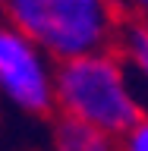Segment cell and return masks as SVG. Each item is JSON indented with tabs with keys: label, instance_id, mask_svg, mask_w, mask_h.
I'll use <instances>...</instances> for the list:
<instances>
[{
	"label": "cell",
	"instance_id": "obj_1",
	"mask_svg": "<svg viewBox=\"0 0 148 151\" xmlns=\"http://www.w3.org/2000/svg\"><path fill=\"white\" fill-rule=\"evenodd\" d=\"M0 16L28 35L54 63L113 50L126 22L120 0H3Z\"/></svg>",
	"mask_w": 148,
	"mask_h": 151
},
{
	"label": "cell",
	"instance_id": "obj_2",
	"mask_svg": "<svg viewBox=\"0 0 148 151\" xmlns=\"http://www.w3.org/2000/svg\"><path fill=\"white\" fill-rule=\"evenodd\" d=\"M54 110L66 120L95 126L120 139L145 113L129 69L117 50H98L57 63Z\"/></svg>",
	"mask_w": 148,
	"mask_h": 151
},
{
	"label": "cell",
	"instance_id": "obj_3",
	"mask_svg": "<svg viewBox=\"0 0 148 151\" xmlns=\"http://www.w3.org/2000/svg\"><path fill=\"white\" fill-rule=\"evenodd\" d=\"M57 63L0 16V101L25 116L54 113Z\"/></svg>",
	"mask_w": 148,
	"mask_h": 151
},
{
	"label": "cell",
	"instance_id": "obj_4",
	"mask_svg": "<svg viewBox=\"0 0 148 151\" xmlns=\"http://www.w3.org/2000/svg\"><path fill=\"white\" fill-rule=\"evenodd\" d=\"M113 50L126 63L129 79H132V85H136V91H139L142 104H145V110H148V25L139 22V19L126 16Z\"/></svg>",
	"mask_w": 148,
	"mask_h": 151
},
{
	"label": "cell",
	"instance_id": "obj_5",
	"mask_svg": "<svg viewBox=\"0 0 148 151\" xmlns=\"http://www.w3.org/2000/svg\"><path fill=\"white\" fill-rule=\"evenodd\" d=\"M51 151H120V139L110 132H101L95 126L57 116L51 126Z\"/></svg>",
	"mask_w": 148,
	"mask_h": 151
},
{
	"label": "cell",
	"instance_id": "obj_6",
	"mask_svg": "<svg viewBox=\"0 0 148 151\" xmlns=\"http://www.w3.org/2000/svg\"><path fill=\"white\" fill-rule=\"evenodd\" d=\"M120 151H148V110L120 135Z\"/></svg>",
	"mask_w": 148,
	"mask_h": 151
},
{
	"label": "cell",
	"instance_id": "obj_7",
	"mask_svg": "<svg viewBox=\"0 0 148 151\" xmlns=\"http://www.w3.org/2000/svg\"><path fill=\"white\" fill-rule=\"evenodd\" d=\"M120 6L129 19H139L148 25V0H120Z\"/></svg>",
	"mask_w": 148,
	"mask_h": 151
},
{
	"label": "cell",
	"instance_id": "obj_8",
	"mask_svg": "<svg viewBox=\"0 0 148 151\" xmlns=\"http://www.w3.org/2000/svg\"><path fill=\"white\" fill-rule=\"evenodd\" d=\"M0 13H3V0H0Z\"/></svg>",
	"mask_w": 148,
	"mask_h": 151
}]
</instances>
